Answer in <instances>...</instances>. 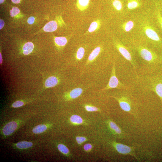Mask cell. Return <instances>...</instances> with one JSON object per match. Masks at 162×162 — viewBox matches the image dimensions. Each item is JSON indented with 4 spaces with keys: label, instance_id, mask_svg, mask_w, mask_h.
<instances>
[{
    "label": "cell",
    "instance_id": "1",
    "mask_svg": "<svg viewBox=\"0 0 162 162\" xmlns=\"http://www.w3.org/2000/svg\"><path fill=\"white\" fill-rule=\"evenodd\" d=\"M130 40L143 43L162 54V35L155 21L152 10L149 9L138 13L136 28Z\"/></svg>",
    "mask_w": 162,
    "mask_h": 162
},
{
    "label": "cell",
    "instance_id": "2",
    "mask_svg": "<svg viewBox=\"0 0 162 162\" xmlns=\"http://www.w3.org/2000/svg\"><path fill=\"white\" fill-rule=\"evenodd\" d=\"M122 42L139 56L141 64L139 70V76L153 75L162 70V54L136 41L130 40Z\"/></svg>",
    "mask_w": 162,
    "mask_h": 162
},
{
    "label": "cell",
    "instance_id": "3",
    "mask_svg": "<svg viewBox=\"0 0 162 162\" xmlns=\"http://www.w3.org/2000/svg\"><path fill=\"white\" fill-rule=\"evenodd\" d=\"M119 90L109 97L116 99L122 110L136 117L141 105L140 102L133 96L130 90Z\"/></svg>",
    "mask_w": 162,
    "mask_h": 162
},
{
    "label": "cell",
    "instance_id": "4",
    "mask_svg": "<svg viewBox=\"0 0 162 162\" xmlns=\"http://www.w3.org/2000/svg\"><path fill=\"white\" fill-rule=\"evenodd\" d=\"M139 76L137 81L141 89L154 92L159 97L162 105V70L153 75Z\"/></svg>",
    "mask_w": 162,
    "mask_h": 162
},
{
    "label": "cell",
    "instance_id": "5",
    "mask_svg": "<svg viewBox=\"0 0 162 162\" xmlns=\"http://www.w3.org/2000/svg\"><path fill=\"white\" fill-rule=\"evenodd\" d=\"M119 24L120 32L122 42L132 39L135 33L138 21V13L128 15L120 19Z\"/></svg>",
    "mask_w": 162,
    "mask_h": 162
},
{
    "label": "cell",
    "instance_id": "6",
    "mask_svg": "<svg viewBox=\"0 0 162 162\" xmlns=\"http://www.w3.org/2000/svg\"><path fill=\"white\" fill-rule=\"evenodd\" d=\"M114 48L119 53L133 66L136 76L137 80L139 78L138 74V64L135 53L130 47L124 44L120 40L114 39L113 41Z\"/></svg>",
    "mask_w": 162,
    "mask_h": 162
},
{
    "label": "cell",
    "instance_id": "7",
    "mask_svg": "<svg viewBox=\"0 0 162 162\" xmlns=\"http://www.w3.org/2000/svg\"><path fill=\"white\" fill-rule=\"evenodd\" d=\"M115 59L112 63L111 73L108 83L105 88L101 90L102 91L112 89L131 90L133 88L132 86L126 85L121 83L117 77L116 73Z\"/></svg>",
    "mask_w": 162,
    "mask_h": 162
},
{
    "label": "cell",
    "instance_id": "8",
    "mask_svg": "<svg viewBox=\"0 0 162 162\" xmlns=\"http://www.w3.org/2000/svg\"><path fill=\"white\" fill-rule=\"evenodd\" d=\"M111 144L114 148L119 153L124 155H130L137 160H139L135 153L136 147H130L115 141L113 142Z\"/></svg>",
    "mask_w": 162,
    "mask_h": 162
},
{
    "label": "cell",
    "instance_id": "9",
    "mask_svg": "<svg viewBox=\"0 0 162 162\" xmlns=\"http://www.w3.org/2000/svg\"><path fill=\"white\" fill-rule=\"evenodd\" d=\"M162 5L160 3H157L152 10V12L155 21L162 35Z\"/></svg>",
    "mask_w": 162,
    "mask_h": 162
},
{
    "label": "cell",
    "instance_id": "10",
    "mask_svg": "<svg viewBox=\"0 0 162 162\" xmlns=\"http://www.w3.org/2000/svg\"><path fill=\"white\" fill-rule=\"evenodd\" d=\"M103 49L100 46L97 47L95 48L89 55L87 61L83 65V67H88L89 65L94 62L101 53Z\"/></svg>",
    "mask_w": 162,
    "mask_h": 162
},
{
    "label": "cell",
    "instance_id": "11",
    "mask_svg": "<svg viewBox=\"0 0 162 162\" xmlns=\"http://www.w3.org/2000/svg\"><path fill=\"white\" fill-rule=\"evenodd\" d=\"M18 124L14 121L10 122L7 123L4 127L2 130L3 134L5 136H8L16 130L18 128Z\"/></svg>",
    "mask_w": 162,
    "mask_h": 162
},
{
    "label": "cell",
    "instance_id": "12",
    "mask_svg": "<svg viewBox=\"0 0 162 162\" xmlns=\"http://www.w3.org/2000/svg\"><path fill=\"white\" fill-rule=\"evenodd\" d=\"M84 89L81 87H77L67 92L65 95L67 100H71L78 98L83 93Z\"/></svg>",
    "mask_w": 162,
    "mask_h": 162
},
{
    "label": "cell",
    "instance_id": "13",
    "mask_svg": "<svg viewBox=\"0 0 162 162\" xmlns=\"http://www.w3.org/2000/svg\"><path fill=\"white\" fill-rule=\"evenodd\" d=\"M59 82L58 78L55 76H51L48 78L45 82V86L46 88H51L57 85Z\"/></svg>",
    "mask_w": 162,
    "mask_h": 162
},
{
    "label": "cell",
    "instance_id": "14",
    "mask_svg": "<svg viewBox=\"0 0 162 162\" xmlns=\"http://www.w3.org/2000/svg\"><path fill=\"white\" fill-rule=\"evenodd\" d=\"M57 22L52 21L47 23L44 27V30L46 32H53L55 31L57 28Z\"/></svg>",
    "mask_w": 162,
    "mask_h": 162
},
{
    "label": "cell",
    "instance_id": "15",
    "mask_svg": "<svg viewBox=\"0 0 162 162\" xmlns=\"http://www.w3.org/2000/svg\"><path fill=\"white\" fill-rule=\"evenodd\" d=\"M89 2L90 0H78L77 8L81 11L85 10L88 7Z\"/></svg>",
    "mask_w": 162,
    "mask_h": 162
},
{
    "label": "cell",
    "instance_id": "16",
    "mask_svg": "<svg viewBox=\"0 0 162 162\" xmlns=\"http://www.w3.org/2000/svg\"><path fill=\"white\" fill-rule=\"evenodd\" d=\"M34 45L31 42L25 43L23 48V53L24 55H28L30 54L34 49Z\"/></svg>",
    "mask_w": 162,
    "mask_h": 162
},
{
    "label": "cell",
    "instance_id": "17",
    "mask_svg": "<svg viewBox=\"0 0 162 162\" xmlns=\"http://www.w3.org/2000/svg\"><path fill=\"white\" fill-rule=\"evenodd\" d=\"M85 51L84 48L80 47L78 49L75 55L76 62L81 61L83 59Z\"/></svg>",
    "mask_w": 162,
    "mask_h": 162
},
{
    "label": "cell",
    "instance_id": "18",
    "mask_svg": "<svg viewBox=\"0 0 162 162\" xmlns=\"http://www.w3.org/2000/svg\"><path fill=\"white\" fill-rule=\"evenodd\" d=\"M15 144L16 147L18 148L21 149L30 148L33 145V143L32 142L26 141H21Z\"/></svg>",
    "mask_w": 162,
    "mask_h": 162
},
{
    "label": "cell",
    "instance_id": "19",
    "mask_svg": "<svg viewBox=\"0 0 162 162\" xmlns=\"http://www.w3.org/2000/svg\"><path fill=\"white\" fill-rule=\"evenodd\" d=\"M47 129V127L45 125H40L36 126L32 129V132L35 134H39L45 131Z\"/></svg>",
    "mask_w": 162,
    "mask_h": 162
},
{
    "label": "cell",
    "instance_id": "20",
    "mask_svg": "<svg viewBox=\"0 0 162 162\" xmlns=\"http://www.w3.org/2000/svg\"><path fill=\"white\" fill-rule=\"evenodd\" d=\"M54 41L56 44L60 47H64L67 43V40L65 37H56L54 39Z\"/></svg>",
    "mask_w": 162,
    "mask_h": 162
},
{
    "label": "cell",
    "instance_id": "21",
    "mask_svg": "<svg viewBox=\"0 0 162 162\" xmlns=\"http://www.w3.org/2000/svg\"><path fill=\"white\" fill-rule=\"evenodd\" d=\"M100 22L99 21H95L92 22L90 24L87 32L91 33L97 30L99 28Z\"/></svg>",
    "mask_w": 162,
    "mask_h": 162
},
{
    "label": "cell",
    "instance_id": "22",
    "mask_svg": "<svg viewBox=\"0 0 162 162\" xmlns=\"http://www.w3.org/2000/svg\"><path fill=\"white\" fill-rule=\"evenodd\" d=\"M70 121L74 125H78L83 124L84 121L82 118L77 115H72L70 117Z\"/></svg>",
    "mask_w": 162,
    "mask_h": 162
},
{
    "label": "cell",
    "instance_id": "23",
    "mask_svg": "<svg viewBox=\"0 0 162 162\" xmlns=\"http://www.w3.org/2000/svg\"><path fill=\"white\" fill-rule=\"evenodd\" d=\"M59 150L64 155H68L70 153V151L68 148L64 145L60 144L57 146Z\"/></svg>",
    "mask_w": 162,
    "mask_h": 162
},
{
    "label": "cell",
    "instance_id": "24",
    "mask_svg": "<svg viewBox=\"0 0 162 162\" xmlns=\"http://www.w3.org/2000/svg\"><path fill=\"white\" fill-rule=\"evenodd\" d=\"M85 110L88 112L100 111V109L95 106L89 105H86L84 106Z\"/></svg>",
    "mask_w": 162,
    "mask_h": 162
},
{
    "label": "cell",
    "instance_id": "25",
    "mask_svg": "<svg viewBox=\"0 0 162 162\" xmlns=\"http://www.w3.org/2000/svg\"><path fill=\"white\" fill-rule=\"evenodd\" d=\"M20 12L19 9L17 7H14L10 11V15L11 17H14L17 15Z\"/></svg>",
    "mask_w": 162,
    "mask_h": 162
},
{
    "label": "cell",
    "instance_id": "26",
    "mask_svg": "<svg viewBox=\"0 0 162 162\" xmlns=\"http://www.w3.org/2000/svg\"><path fill=\"white\" fill-rule=\"evenodd\" d=\"M76 141L79 144H81L83 143L86 141L87 139L84 137L78 136L76 137Z\"/></svg>",
    "mask_w": 162,
    "mask_h": 162
},
{
    "label": "cell",
    "instance_id": "27",
    "mask_svg": "<svg viewBox=\"0 0 162 162\" xmlns=\"http://www.w3.org/2000/svg\"><path fill=\"white\" fill-rule=\"evenodd\" d=\"M24 103L21 101H18L14 103L12 105V106L14 108H18L21 107L24 105Z\"/></svg>",
    "mask_w": 162,
    "mask_h": 162
},
{
    "label": "cell",
    "instance_id": "28",
    "mask_svg": "<svg viewBox=\"0 0 162 162\" xmlns=\"http://www.w3.org/2000/svg\"><path fill=\"white\" fill-rule=\"evenodd\" d=\"M92 146L90 144H85L84 147V150L86 151H89L92 149Z\"/></svg>",
    "mask_w": 162,
    "mask_h": 162
},
{
    "label": "cell",
    "instance_id": "29",
    "mask_svg": "<svg viewBox=\"0 0 162 162\" xmlns=\"http://www.w3.org/2000/svg\"><path fill=\"white\" fill-rule=\"evenodd\" d=\"M35 20V18L34 17H30L28 19L27 22L30 24H32L34 23Z\"/></svg>",
    "mask_w": 162,
    "mask_h": 162
},
{
    "label": "cell",
    "instance_id": "30",
    "mask_svg": "<svg viewBox=\"0 0 162 162\" xmlns=\"http://www.w3.org/2000/svg\"><path fill=\"white\" fill-rule=\"evenodd\" d=\"M4 25V22L2 19L0 20V29H2Z\"/></svg>",
    "mask_w": 162,
    "mask_h": 162
},
{
    "label": "cell",
    "instance_id": "31",
    "mask_svg": "<svg viewBox=\"0 0 162 162\" xmlns=\"http://www.w3.org/2000/svg\"><path fill=\"white\" fill-rule=\"evenodd\" d=\"M11 1L15 4H18L20 2V0H11Z\"/></svg>",
    "mask_w": 162,
    "mask_h": 162
},
{
    "label": "cell",
    "instance_id": "32",
    "mask_svg": "<svg viewBox=\"0 0 162 162\" xmlns=\"http://www.w3.org/2000/svg\"><path fill=\"white\" fill-rule=\"evenodd\" d=\"M0 58H1V60H0V62H1V64H2L3 62V59L2 58V55L1 53H0Z\"/></svg>",
    "mask_w": 162,
    "mask_h": 162
},
{
    "label": "cell",
    "instance_id": "33",
    "mask_svg": "<svg viewBox=\"0 0 162 162\" xmlns=\"http://www.w3.org/2000/svg\"><path fill=\"white\" fill-rule=\"evenodd\" d=\"M5 0H0V4H2L4 2Z\"/></svg>",
    "mask_w": 162,
    "mask_h": 162
}]
</instances>
